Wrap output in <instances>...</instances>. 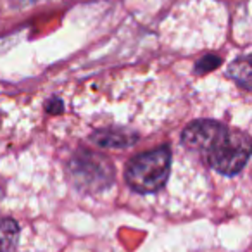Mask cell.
I'll list each match as a JSON object with an SVG mask.
<instances>
[{
	"instance_id": "7a4b0ae2",
	"label": "cell",
	"mask_w": 252,
	"mask_h": 252,
	"mask_svg": "<svg viewBox=\"0 0 252 252\" xmlns=\"http://www.w3.org/2000/svg\"><path fill=\"white\" fill-rule=\"evenodd\" d=\"M171 168V151L168 145L135 156L126 164V183L137 193H154L164 187Z\"/></svg>"
},
{
	"instance_id": "ba28073f",
	"label": "cell",
	"mask_w": 252,
	"mask_h": 252,
	"mask_svg": "<svg viewBox=\"0 0 252 252\" xmlns=\"http://www.w3.org/2000/svg\"><path fill=\"white\" fill-rule=\"evenodd\" d=\"M63 109L64 105L59 98H50L47 102V112H50V114H59V112H63Z\"/></svg>"
},
{
	"instance_id": "277c9868",
	"label": "cell",
	"mask_w": 252,
	"mask_h": 252,
	"mask_svg": "<svg viewBox=\"0 0 252 252\" xmlns=\"http://www.w3.org/2000/svg\"><path fill=\"white\" fill-rule=\"evenodd\" d=\"M137 133H130V131L125 130H97L92 135V142L107 149L130 147V145H133L137 142Z\"/></svg>"
},
{
	"instance_id": "52a82bcc",
	"label": "cell",
	"mask_w": 252,
	"mask_h": 252,
	"mask_svg": "<svg viewBox=\"0 0 252 252\" xmlns=\"http://www.w3.org/2000/svg\"><path fill=\"white\" fill-rule=\"evenodd\" d=\"M220 66H221V57L209 54V56H204L200 61H197V64H195V73L197 74L209 73V71L218 69Z\"/></svg>"
},
{
	"instance_id": "3957f363",
	"label": "cell",
	"mask_w": 252,
	"mask_h": 252,
	"mask_svg": "<svg viewBox=\"0 0 252 252\" xmlns=\"http://www.w3.org/2000/svg\"><path fill=\"white\" fill-rule=\"evenodd\" d=\"M73 185L83 193H98L111 187L114 168L105 156L92 151H78L69 161Z\"/></svg>"
},
{
	"instance_id": "8992f818",
	"label": "cell",
	"mask_w": 252,
	"mask_h": 252,
	"mask_svg": "<svg viewBox=\"0 0 252 252\" xmlns=\"http://www.w3.org/2000/svg\"><path fill=\"white\" fill-rule=\"evenodd\" d=\"M228 76L237 81L240 87H244L245 90H249L251 88V63H249V57H242V59L235 61L228 69Z\"/></svg>"
},
{
	"instance_id": "6da1fadb",
	"label": "cell",
	"mask_w": 252,
	"mask_h": 252,
	"mask_svg": "<svg viewBox=\"0 0 252 252\" xmlns=\"http://www.w3.org/2000/svg\"><path fill=\"white\" fill-rule=\"evenodd\" d=\"M187 149L204 158L206 164L224 176H235L251 158V140L244 131L231 130L214 119H197L182 133Z\"/></svg>"
},
{
	"instance_id": "5b68a950",
	"label": "cell",
	"mask_w": 252,
	"mask_h": 252,
	"mask_svg": "<svg viewBox=\"0 0 252 252\" xmlns=\"http://www.w3.org/2000/svg\"><path fill=\"white\" fill-rule=\"evenodd\" d=\"M19 226L12 218L0 214V252H14L18 247Z\"/></svg>"
}]
</instances>
